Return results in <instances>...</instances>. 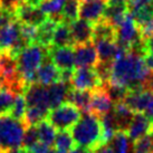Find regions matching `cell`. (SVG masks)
Masks as SVG:
<instances>
[{
  "mask_svg": "<svg viewBox=\"0 0 153 153\" xmlns=\"http://www.w3.org/2000/svg\"><path fill=\"white\" fill-rule=\"evenodd\" d=\"M153 136L144 135L133 142V153H152Z\"/></svg>",
  "mask_w": 153,
  "mask_h": 153,
  "instance_id": "36",
  "label": "cell"
},
{
  "mask_svg": "<svg viewBox=\"0 0 153 153\" xmlns=\"http://www.w3.org/2000/svg\"><path fill=\"white\" fill-rule=\"evenodd\" d=\"M81 1H93V0H81Z\"/></svg>",
  "mask_w": 153,
  "mask_h": 153,
  "instance_id": "52",
  "label": "cell"
},
{
  "mask_svg": "<svg viewBox=\"0 0 153 153\" xmlns=\"http://www.w3.org/2000/svg\"><path fill=\"white\" fill-rule=\"evenodd\" d=\"M49 111L39 107H28L26 111L24 123L26 126H37L40 122L47 119Z\"/></svg>",
  "mask_w": 153,
  "mask_h": 153,
  "instance_id": "30",
  "label": "cell"
},
{
  "mask_svg": "<svg viewBox=\"0 0 153 153\" xmlns=\"http://www.w3.org/2000/svg\"><path fill=\"white\" fill-rule=\"evenodd\" d=\"M57 22H54L51 18H47L46 22H44L42 25L37 27V37H36V44L45 48H51L53 36L55 33V29L57 27Z\"/></svg>",
  "mask_w": 153,
  "mask_h": 153,
  "instance_id": "23",
  "label": "cell"
},
{
  "mask_svg": "<svg viewBox=\"0 0 153 153\" xmlns=\"http://www.w3.org/2000/svg\"><path fill=\"white\" fill-rule=\"evenodd\" d=\"M112 114L114 117L117 131L126 132L135 113H133L124 102H120L114 104L113 110H112Z\"/></svg>",
  "mask_w": 153,
  "mask_h": 153,
  "instance_id": "19",
  "label": "cell"
},
{
  "mask_svg": "<svg viewBox=\"0 0 153 153\" xmlns=\"http://www.w3.org/2000/svg\"><path fill=\"white\" fill-rule=\"evenodd\" d=\"M47 56L48 48L33 44L26 47L16 57L18 73L22 75L26 86L36 83V72Z\"/></svg>",
  "mask_w": 153,
  "mask_h": 153,
  "instance_id": "3",
  "label": "cell"
},
{
  "mask_svg": "<svg viewBox=\"0 0 153 153\" xmlns=\"http://www.w3.org/2000/svg\"><path fill=\"white\" fill-rule=\"evenodd\" d=\"M153 100V92L146 87L128 91L123 102L133 113H144L150 102Z\"/></svg>",
  "mask_w": 153,
  "mask_h": 153,
  "instance_id": "9",
  "label": "cell"
},
{
  "mask_svg": "<svg viewBox=\"0 0 153 153\" xmlns=\"http://www.w3.org/2000/svg\"><path fill=\"white\" fill-rule=\"evenodd\" d=\"M128 0H107V4H126Z\"/></svg>",
  "mask_w": 153,
  "mask_h": 153,
  "instance_id": "49",
  "label": "cell"
},
{
  "mask_svg": "<svg viewBox=\"0 0 153 153\" xmlns=\"http://www.w3.org/2000/svg\"><path fill=\"white\" fill-rule=\"evenodd\" d=\"M73 46V39L69 30V25L66 22H59L55 29L51 47H69Z\"/></svg>",
  "mask_w": 153,
  "mask_h": 153,
  "instance_id": "26",
  "label": "cell"
},
{
  "mask_svg": "<svg viewBox=\"0 0 153 153\" xmlns=\"http://www.w3.org/2000/svg\"><path fill=\"white\" fill-rule=\"evenodd\" d=\"M39 142V135L37 126H26L24 137H22V148L27 151L30 150L35 144Z\"/></svg>",
  "mask_w": 153,
  "mask_h": 153,
  "instance_id": "35",
  "label": "cell"
},
{
  "mask_svg": "<svg viewBox=\"0 0 153 153\" xmlns=\"http://www.w3.org/2000/svg\"><path fill=\"white\" fill-rule=\"evenodd\" d=\"M13 16L20 25L36 27V28L39 27L44 22H46V19L48 18L39 7H33L26 2L20 4L15 9Z\"/></svg>",
  "mask_w": 153,
  "mask_h": 153,
  "instance_id": "8",
  "label": "cell"
},
{
  "mask_svg": "<svg viewBox=\"0 0 153 153\" xmlns=\"http://www.w3.org/2000/svg\"><path fill=\"white\" fill-rule=\"evenodd\" d=\"M128 13L126 4H107L102 19H104L116 29L123 22Z\"/></svg>",
  "mask_w": 153,
  "mask_h": 153,
  "instance_id": "20",
  "label": "cell"
},
{
  "mask_svg": "<svg viewBox=\"0 0 153 153\" xmlns=\"http://www.w3.org/2000/svg\"><path fill=\"white\" fill-rule=\"evenodd\" d=\"M48 56L51 63L59 71H74L75 56L74 47H51L48 49Z\"/></svg>",
  "mask_w": 153,
  "mask_h": 153,
  "instance_id": "11",
  "label": "cell"
},
{
  "mask_svg": "<svg viewBox=\"0 0 153 153\" xmlns=\"http://www.w3.org/2000/svg\"><path fill=\"white\" fill-rule=\"evenodd\" d=\"M144 43H145V51H146V54L153 55V36L150 37V38L144 39Z\"/></svg>",
  "mask_w": 153,
  "mask_h": 153,
  "instance_id": "44",
  "label": "cell"
},
{
  "mask_svg": "<svg viewBox=\"0 0 153 153\" xmlns=\"http://www.w3.org/2000/svg\"><path fill=\"white\" fill-rule=\"evenodd\" d=\"M145 87L148 89H150L151 92H153V72H151L149 78L145 82Z\"/></svg>",
  "mask_w": 153,
  "mask_h": 153,
  "instance_id": "47",
  "label": "cell"
},
{
  "mask_svg": "<svg viewBox=\"0 0 153 153\" xmlns=\"http://www.w3.org/2000/svg\"><path fill=\"white\" fill-rule=\"evenodd\" d=\"M55 150L60 153H68L75 148V143L69 131H58L54 142Z\"/></svg>",
  "mask_w": 153,
  "mask_h": 153,
  "instance_id": "28",
  "label": "cell"
},
{
  "mask_svg": "<svg viewBox=\"0 0 153 153\" xmlns=\"http://www.w3.org/2000/svg\"><path fill=\"white\" fill-rule=\"evenodd\" d=\"M74 56L77 68H92L98 64V56L93 43L76 45L74 47Z\"/></svg>",
  "mask_w": 153,
  "mask_h": 153,
  "instance_id": "12",
  "label": "cell"
},
{
  "mask_svg": "<svg viewBox=\"0 0 153 153\" xmlns=\"http://www.w3.org/2000/svg\"><path fill=\"white\" fill-rule=\"evenodd\" d=\"M104 88L106 89L107 94L110 95L111 100L113 101V103H120L123 102L126 94H128V89L123 87V86L119 85H112V84H106L103 86Z\"/></svg>",
  "mask_w": 153,
  "mask_h": 153,
  "instance_id": "37",
  "label": "cell"
},
{
  "mask_svg": "<svg viewBox=\"0 0 153 153\" xmlns=\"http://www.w3.org/2000/svg\"><path fill=\"white\" fill-rule=\"evenodd\" d=\"M71 86L67 84H64L62 82H57L55 84L47 86V92H48V102H49V108H56L57 106L62 105L63 103L66 102V96H67L68 91Z\"/></svg>",
  "mask_w": 153,
  "mask_h": 153,
  "instance_id": "22",
  "label": "cell"
},
{
  "mask_svg": "<svg viewBox=\"0 0 153 153\" xmlns=\"http://www.w3.org/2000/svg\"><path fill=\"white\" fill-rule=\"evenodd\" d=\"M144 115L153 124V100L150 102V104L148 105V107H146V110H145V112H144Z\"/></svg>",
  "mask_w": 153,
  "mask_h": 153,
  "instance_id": "46",
  "label": "cell"
},
{
  "mask_svg": "<svg viewBox=\"0 0 153 153\" xmlns=\"http://www.w3.org/2000/svg\"><path fill=\"white\" fill-rule=\"evenodd\" d=\"M150 4H153V0H128L126 7H128V13H132L141 7L150 6Z\"/></svg>",
  "mask_w": 153,
  "mask_h": 153,
  "instance_id": "39",
  "label": "cell"
},
{
  "mask_svg": "<svg viewBox=\"0 0 153 153\" xmlns=\"http://www.w3.org/2000/svg\"><path fill=\"white\" fill-rule=\"evenodd\" d=\"M51 153H60V152H58V151H56V150L54 149L53 151H51Z\"/></svg>",
  "mask_w": 153,
  "mask_h": 153,
  "instance_id": "50",
  "label": "cell"
},
{
  "mask_svg": "<svg viewBox=\"0 0 153 153\" xmlns=\"http://www.w3.org/2000/svg\"><path fill=\"white\" fill-rule=\"evenodd\" d=\"M143 63H144L145 67L148 68L150 72H153V55L145 54L143 56Z\"/></svg>",
  "mask_w": 153,
  "mask_h": 153,
  "instance_id": "43",
  "label": "cell"
},
{
  "mask_svg": "<svg viewBox=\"0 0 153 153\" xmlns=\"http://www.w3.org/2000/svg\"><path fill=\"white\" fill-rule=\"evenodd\" d=\"M0 153H4V151H2L1 149H0Z\"/></svg>",
  "mask_w": 153,
  "mask_h": 153,
  "instance_id": "53",
  "label": "cell"
},
{
  "mask_svg": "<svg viewBox=\"0 0 153 153\" xmlns=\"http://www.w3.org/2000/svg\"><path fill=\"white\" fill-rule=\"evenodd\" d=\"M152 153H153V146H152Z\"/></svg>",
  "mask_w": 153,
  "mask_h": 153,
  "instance_id": "55",
  "label": "cell"
},
{
  "mask_svg": "<svg viewBox=\"0 0 153 153\" xmlns=\"http://www.w3.org/2000/svg\"><path fill=\"white\" fill-rule=\"evenodd\" d=\"M128 15L133 18V20L136 22V25L141 27L153 17V4L141 7L134 11H132V13H128Z\"/></svg>",
  "mask_w": 153,
  "mask_h": 153,
  "instance_id": "33",
  "label": "cell"
},
{
  "mask_svg": "<svg viewBox=\"0 0 153 153\" xmlns=\"http://www.w3.org/2000/svg\"><path fill=\"white\" fill-rule=\"evenodd\" d=\"M108 39V40H116V29L112 25H110L104 19L93 24V39L92 43L96 40Z\"/></svg>",
  "mask_w": 153,
  "mask_h": 153,
  "instance_id": "25",
  "label": "cell"
},
{
  "mask_svg": "<svg viewBox=\"0 0 153 153\" xmlns=\"http://www.w3.org/2000/svg\"><path fill=\"white\" fill-rule=\"evenodd\" d=\"M16 95L7 88H0V116L9 115Z\"/></svg>",
  "mask_w": 153,
  "mask_h": 153,
  "instance_id": "32",
  "label": "cell"
},
{
  "mask_svg": "<svg viewBox=\"0 0 153 153\" xmlns=\"http://www.w3.org/2000/svg\"><path fill=\"white\" fill-rule=\"evenodd\" d=\"M81 116L82 112L77 107L65 102L49 111L46 120L56 131H68L78 122Z\"/></svg>",
  "mask_w": 153,
  "mask_h": 153,
  "instance_id": "5",
  "label": "cell"
},
{
  "mask_svg": "<svg viewBox=\"0 0 153 153\" xmlns=\"http://www.w3.org/2000/svg\"><path fill=\"white\" fill-rule=\"evenodd\" d=\"M71 86L74 89L93 92L104 86L95 68H76L73 72Z\"/></svg>",
  "mask_w": 153,
  "mask_h": 153,
  "instance_id": "6",
  "label": "cell"
},
{
  "mask_svg": "<svg viewBox=\"0 0 153 153\" xmlns=\"http://www.w3.org/2000/svg\"><path fill=\"white\" fill-rule=\"evenodd\" d=\"M53 150L54 149L51 146H48V145L44 144L42 142H38L31 149L28 150V153H51Z\"/></svg>",
  "mask_w": 153,
  "mask_h": 153,
  "instance_id": "41",
  "label": "cell"
},
{
  "mask_svg": "<svg viewBox=\"0 0 153 153\" xmlns=\"http://www.w3.org/2000/svg\"><path fill=\"white\" fill-rule=\"evenodd\" d=\"M26 125L22 121L13 119L9 115L0 116V149L4 153L22 148V137Z\"/></svg>",
  "mask_w": 153,
  "mask_h": 153,
  "instance_id": "4",
  "label": "cell"
},
{
  "mask_svg": "<svg viewBox=\"0 0 153 153\" xmlns=\"http://www.w3.org/2000/svg\"><path fill=\"white\" fill-rule=\"evenodd\" d=\"M60 71L51 63L49 56H47L43 64L36 72V83L43 86H49L59 82Z\"/></svg>",
  "mask_w": 153,
  "mask_h": 153,
  "instance_id": "18",
  "label": "cell"
},
{
  "mask_svg": "<svg viewBox=\"0 0 153 153\" xmlns=\"http://www.w3.org/2000/svg\"><path fill=\"white\" fill-rule=\"evenodd\" d=\"M139 29H140L141 37H142L143 39L152 37L153 36V17L151 18L146 24H144L143 26L139 27Z\"/></svg>",
  "mask_w": 153,
  "mask_h": 153,
  "instance_id": "40",
  "label": "cell"
},
{
  "mask_svg": "<svg viewBox=\"0 0 153 153\" xmlns=\"http://www.w3.org/2000/svg\"><path fill=\"white\" fill-rule=\"evenodd\" d=\"M106 7L107 0L81 1L78 16L81 17V19H84L91 24H95L103 18V15H104Z\"/></svg>",
  "mask_w": 153,
  "mask_h": 153,
  "instance_id": "14",
  "label": "cell"
},
{
  "mask_svg": "<svg viewBox=\"0 0 153 153\" xmlns=\"http://www.w3.org/2000/svg\"><path fill=\"white\" fill-rule=\"evenodd\" d=\"M151 135L153 136V125H152V130H151Z\"/></svg>",
  "mask_w": 153,
  "mask_h": 153,
  "instance_id": "51",
  "label": "cell"
},
{
  "mask_svg": "<svg viewBox=\"0 0 153 153\" xmlns=\"http://www.w3.org/2000/svg\"><path fill=\"white\" fill-rule=\"evenodd\" d=\"M22 95L25 97L27 107H39V108L51 111L47 86L40 85L38 83L30 84L25 88V92Z\"/></svg>",
  "mask_w": 153,
  "mask_h": 153,
  "instance_id": "10",
  "label": "cell"
},
{
  "mask_svg": "<svg viewBox=\"0 0 153 153\" xmlns=\"http://www.w3.org/2000/svg\"><path fill=\"white\" fill-rule=\"evenodd\" d=\"M108 145L114 153H130V139L123 131H117Z\"/></svg>",
  "mask_w": 153,
  "mask_h": 153,
  "instance_id": "31",
  "label": "cell"
},
{
  "mask_svg": "<svg viewBox=\"0 0 153 153\" xmlns=\"http://www.w3.org/2000/svg\"><path fill=\"white\" fill-rule=\"evenodd\" d=\"M73 45H83L92 43L93 39V24L84 19H77L69 24Z\"/></svg>",
  "mask_w": 153,
  "mask_h": 153,
  "instance_id": "15",
  "label": "cell"
},
{
  "mask_svg": "<svg viewBox=\"0 0 153 153\" xmlns=\"http://www.w3.org/2000/svg\"><path fill=\"white\" fill-rule=\"evenodd\" d=\"M27 108H28V107H27V104H26L24 95H22V94L16 95L13 108H11L10 113H9V116H11V117L15 120H18V121H22V122H24Z\"/></svg>",
  "mask_w": 153,
  "mask_h": 153,
  "instance_id": "34",
  "label": "cell"
},
{
  "mask_svg": "<svg viewBox=\"0 0 153 153\" xmlns=\"http://www.w3.org/2000/svg\"><path fill=\"white\" fill-rule=\"evenodd\" d=\"M141 38L140 29L130 15H126L123 22L116 28V44L130 51L132 45Z\"/></svg>",
  "mask_w": 153,
  "mask_h": 153,
  "instance_id": "7",
  "label": "cell"
},
{
  "mask_svg": "<svg viewBox=\"0 0 153 153\" xmlns=\"http://www.w3.org/2000/svg\"><path fill=\"white\" fill-rule=\"evenodd\" d=\"M13 20H15L13 13H8V11H4V10H2V9H0V28H1L2 26L6 25V24L13 22Z\"/></svg>",
  "mask_w": 153,
  "mask_h": 153,
  "instance_id": "42",
  "label": "cell"
},
{
  "mask_svg": "<svg viewBox=\"0 0 153 153\" xmlns=\"http://www.w3.org/2000/svg\"><path fill=\"white\" fill-rule=\"evenodd\" d=\"M20 24L15 19L0 28V48L2 51H9L20 39Z\"/></svg>",
  "mask_w": 153,
  "mask_h": 153,
  "instance_id": "17",
  "label": "cell"
},
{
  "mask_svg": "<svg viewBox=\"0 0 153 153\" xmlns=\"http://www.w3.org/2000/svg\"><path fill=\"white\" fill-rule=\"evenodd\" d=\"M91 94H92V92L69 88L67 96H66V102L77 107L83 113H87V112H89Z\"/></svg>",
  "mask_w": 153,
  "mask_h": 153,
  "instance_id": "24",
  "label": "cell"
},
{
  "mask_svg": "<svg viewBox=\"0 0 153 153\" xmlns=\"http://www.w3.org/2000/svg\"><path fill=\"white\" fill-rule=\"evenodd\" d=\"M150 72L143 63V56L133 51H128L122 58L113 62L111 68L110 81L107 84L123 86L128 91L145 87Z\"/></svg>",
  "mask_w": 153,
  "mask_h": 153,
  "instance_id": "1",
  "label": "cell"
},
{
  "mask_svg": "<svg viewBox=\"0 0 153 153\" xmlns=\"http://www.w3.org/2000/svg\"><path fill=\"white\" fill-rule=\"evenodd\" d=\"M152 125V122L145 116L144 113H135L125 133L128 139L134 142L142 136L151 134Z\"/></svg>",
  "mask_w": 153,
  "mask_h": 153,
  "instance_id": "16",
  "label": "cell"
},
{
  "mask_svg": "<svg viewBox=\"0 0 153 153\" xmlns=\"http://www.w3.org/2000/svg\"><path fill=\"white\" fill-rule=\"evenodd\" d=\"M65 1H66V0H65Z\"/></svg>",
  "mask_w": 153,
  "mask_h": 153,
  "instance_id": "56",
  "label": "cell"
},
{
  "mask_svg": "<svg viewBox=\"0 0 153 153\" xmlns=\"http://www.w3.org/2000/svg\"><path fill=\"white\" fill-rule=\"evenodd\" d=\"M6 153H28V151L24 148H19V149H13V150H10L8 152Z\"/></svg>",
  "mask_w": 153,
  "mask_h": 153,
  "instance_id": "48",
  "label": "cell"
},
{
  "mask_svg": "<svg viewBox=\"0 0 153 153\" xmlns=\"http://www.w3.org/2000/svg\"><path fill=\"white\" fill-rule=\"evenodd\" d=\"M37 130H38L39 142H42V143L48 145V146H54L57 131L51 126L47 120L40 122L37 125Z\"/></svg>",
  "mask_w": 153,
  "mask_h": 153,
  "instance_id": "29",
  "label": "cell"
},
{
  "mask_svg": "<svg viewBox=\"0 0 153 153\" xmlns=\"http://www.w3.org/2000/svg\"><path fill=\"white\" fill-rule=\"evenodd\" d=\"M96 53L98 56L100 63H113L117 51V44L116 40H108L102 39L93 42Z\"/></svg>",
  "mask_w": 153,
  "mask_h": 153,
  "instance_id": "21",
  "label": "cell"
},
{
  "mask_svg": "<svg viewBox=\"0 0 153 153\" xmlns=\"http://www.w3.org/2000/svg\"><path fill=\"white\" fill-rule=\"evenodd\" d=\"M22 2H25V0H0V9L13 13L15 9Z\"/></svg>",
  "mask_w": 153,
  "mask_h": 153,
  "instance_id": "38",
  "label": "cell"
},
{
  "mask_svg": "<svg viewBox=\"0 0 153 153\" xmlns=\"http://www.w3.org/2000/svg\"><path fill=\"white\" fill-rule=\"evenodd\" d=\"M89 153H114L113 150L111 149V146L108 144L103 145V146H100L98 149L94 150V151H89Z\"/></svg>",
  "mask_w": 153,
  "mask_h": 153,
  "instance_id": "45",
  "label": "cell"
},
{
  "mask_svg": "<svg viewBox=\"0 0 153 153\" xmlns=\"http://www.w3.org/2000/svg\"><path fill=\"white\" fill-rule=\"evenodd\" d=\"M1 54H2V51H1V48H0V55H1Z\"/></svg>",
  "mask_w": 153,
  "mask_h": 153,
  "instance_id": "54",
  "label": "cell"
},
{
  "mask_svg": "<svg viewBox=\"0 0 153 153\" xmlns=\"http://www.w3.org/2000/svg\"><path fill=\"white\" fill-rule=\"evenodd\" d=\"M71 134L75 145L88 151H94L103 146L101 120L91 112L83 113L78 122L71 128Z\"/></svg>",
  "mask_w": 153,
  "mask_h": 153,
  "instance_id": "2",
  "label": "cell"
},
{
  "mask_svg": "<svg viewBox=\"0 0 153 153\" xmlns=\"http://www.w3.org/2000/svg\"><path fill=\"white\" fill-rule=\"evenodd\" d=\"M114 103L111 100L104 87L93 91L91 94V103H89V112L101 117L103 115L112 112Z\"/></svg>",
  "mask_w": 153,
  "mask_h": 153,
  "instance_id": "13",
  "label": "cell"
},
{
  "mask_svg": "<svg viewBox=\"0 0 153 153\" xmlns=\"http://www.w3.org/2000/svg\"><path fill=\"white\" fill-rule=\"evenodd\" d=\"M79 4L81 0H66L64 2L63 9L60 11V17L63 22L71 24L77 20L78 13H79Z\"/></svg>",
  "mask_w": 153,
  "mask_h": 153,
  "instance_id": "27",
  "label": "cell"
}]
</instances>
